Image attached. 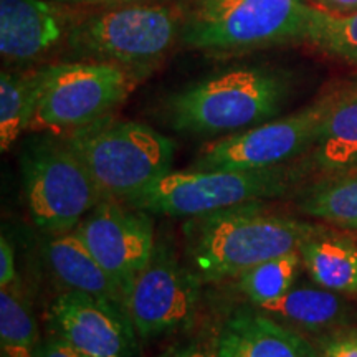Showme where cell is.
I'll return each instance as SVG.
<instances>
[{"instance_id":"27","label":"cell","mask_w":357,"mask_h":357,"mask_svg":"<svg viewBox=\"0 0 357 357\" xmlns=\"http://www.w3.org/2000/svg\"><path fill=\"white\" fill-rule=\"evenodd\" d=\"M35 357H79V356L71 349L65 341H61V339L56 337L55 334H50L47 339H42V342H40L37 349V356Z\"/></svg>"},{"instance_id":"23","label":"cell","mask_w":357,"mask_h":357,"mask_svg":"<svg viewBox=\"0 0 357 357\" xmlns=\"http://www.w3.org/2000/svg\"><path fill=\"white\" fill-rule=\"evenodd\" d=\"M310 42L334 56L357 63V10L331 13L318 8Z\"/></svg>"},{"instance_id":"6","label":"cell","mask_w":357,"mask_h":357,"mask_svg":"<svg viewBox=\"0 0 357 357\" xmlns=\"http://www.w3.org/2000/svg\"><path fill=\"white\" fill-rule=\"evenodd\" d=\"M20 172L30 217L48 235L75 230L105 200L79 155L55 134L25 142Z\"/></svg>"},{"instance_id":"18","label":"cell","mask_w":357,"mask_h":357,"mask_svg":"<svg viewBox=\"0 0 357 357\" xmlns=\"http://www.w3.org/2000/svg\"><path fill=\"white\" fill-rule=\"evenodd\" d=\"M42 68L0 73V151L7 153L30 131L37 111Z\"/></svg>"},{"instance_id":"26","label":"cell","mask_w":357,"mask_h":357,"mask_svg":"<svg viewBox=\"0 0 357 357\" xmlns=\"http://www.w3.org/2000/svg\"><path fill=\"white\" fill-rule=\"evenodd\" d=\"M321 357H357V331L342 333L329 339Z\"/></svg>"},{"instance_id":"8","label":"cell","mask_w":357,"mask_h":357,"mask_svg":"<svg viewBox=\"0 0 357 357\" xmlns=\"http://www.w3.org/2000/svg\"><path fill=\"white\" fill-rule=\"evenodd\" d=\"M141 77L106 61L77 60L42 68V84L30 131L66 134L111 114Z\"/></svg>"},{"instance_id":"21","label":"cell","mask_w":357,"mask_h":357,"mask_svg":"<svg viewBox=\"0 0 357 357\" xmlns=\"http://www.w3.org/2000/svg\"><path fill=\"white\" fill-rule=\"evenodd\" d=\"M300 250L271 258L238 276V287L253 306L278 300L293 288L301 265Z\"/></svg>"},{"instance_id":"28","label":"cell","mask_w":357,"mask_h":357,"mask_svg":"<svg viewBox=\"0 0 357 357\" xmlns=\"http://www.w3.org/2000/svg\"><path fill=\"white\" fill-rule=\"evenodd\" d=\"M314 7L331 13H351L357 10V0H316Z\"/></svg>"},{"instance_id":"9","label":"cell","mask_w":357,"mask_h":357,"mask_svg":"<svg viewBox=\"0 0 357 357\" xmlns=\"http://www.w3.org/2000/svg\"><path fill=\"white\" fill-rule=\"evenodd\" d=\"M333 93L296 113L229 134L195 159L194 169H273L314 146Z\"/></svg>"},{"instance_id":"17","label":"cell","mask_w":357,"mask_h":357,"mask_svg":"<svg viewBox=\"0 0 357 357\" xmlns=\"http://www.w3.org/2000/svg\"><path fill=\"white\" fill-rule=\"evenodd\" d=\"M301 261L316 284L334 293H357V243L318 231L300 248Z\"/></svg>"},{"instance_id":"10","label":"cell","mask_w":357,"mask_h":357,"mask_svg":"<svg viewBox=\"0 0 357 357\" xmlns=\"http://www.w3.org/2000/svg\"><path fill=\"white\" fill-rule=\"evenodd\" d=\"M200 280L181 265L160 240L128 293L126 311L141 339H153L187 326L197 311Z\"/></svg>"},{"instance_id":"24","label":"cell","mask_w":357,"mask_h":357,"mask_svg":"<svg viewBox=\"0 0 357 357\" xmlns=\"http://www.w3.org/2000/svg\"><path fill=\"white\" fill-rule=\"evenodd\" d=\"M217 339L218 333L213 336L208 333H202L177 346L172 351L171 357H218Z\"/></svg>"},{"instance_id":"19","label":"cell","mask_w":357,"mask_h":357,"mask_svg":"<svg viewBox=\"0 0 357 357\" xmlns=\"http://www.w3.org/2000/svg\"><path fill=\"white\" fill-rule=\"evenodd\" d=\"M255 307L281 323L310 331H318L336 324L346 311L344 301L337 296V293L321 287H293L278 300Z\"/></svg>"},{"instance_id":"22","label":"cell","mask_w":357,"mask_h":357,"mask_svg":"<svg viewBox=\"0 0 357 357\" xmlns=\"http://www.w3.org/2000/svg\"><path fill=\"white\" fill-rule=\"evenodd\" d=\"M303 212L333 225L357 229V172L312 190L303 200Z\"/></svg>"},{"instance_id":"11","label":"cell","mask_w":357,"mask_h":357,"mask_svg":"<svg viewBox=\"0 0 357 357\" xmlns=\"http://www.w3.org/2000/svg\"><path fill=\"white\" fill-rule=\"evenodd\" d=\"M82 242L126 294L153 255L155 240L149 213L102 200L75 229Z\"/></svg>"},{"instance_id":"3","label":"cell","mask_w":357,"mask_h":357,"mask_svg":"<svg viewBox=\"0 0 357 357\" xmlns=\"http://www.w3.org/2000/svg\"><path fill=\"white\" fill-rule=\"evenodd\" d=\"M61 137L83 160L105 200L128 204L172 171L174 141L142 123L108 114Z\"/></svg>"},{"instance_id":"7","label":"cell","mask_w":357,"mask_h":357,"mask_svg":"<svg viewBox=\"0 0 357 357\" xmlns=\"http://www.w3.org/2000/svg\"><path fill=\"white\" fill-rule=\"evenodd\" d=\"M287 172L273 169L171 171L128 205L149 215L195 218L276 197L287 190Z\"/></svg>"},{"instance_id":"20","label":"cell","mask_w":357,"mask_h":357,"mask_svg":"<svg viewBox=\"0 0 357 357\" xmlns=\"http://www.w3.org/2000/svg\"><path fill=\"white\" fill-rule=\"evenodd\" d=\"M40 342L37 319L20 287L0 288L2 357H35Z\"/></svg>"},{"instance_id":"25","label":"cell","mask_w":357,"mask_h":357,"mask_svg":"<svg viewBox=\"0 0 357 357\" xmlns=\"http://www.w3.org/2000/svg\"><path fill=\"white\" fill-rule=\"evenodd\" d=\"M20 287L15 265V248L6 234L0 236V288Z\"/></svg>"},{"instance_id":"13","label":"cell","mask_w":357,"mask_h":357,"mask_svg":"<svg viewBox=\"0 0 357 357\" xmlns=\"http://www.w3.org/2000/svg\"><path fill=\"white\" fill-rule=\"evenodd\" d=\"M73 19L55 0H0V53L12 63H26L66 40Z\"/></svg>"},{"instance_id":"2","label":"cell","mask_w":357,"mask_h":357,"mask_svg":"<svg viewBox=\"0 0 357 357\" xmlns=\"http://www.w3.org/2000/svg\"><path fill=\"white\" fill-rule=\"evenodd\" d=\"M318 231L312 223L268 213L253 202L190 218L185 253L200 281L238 278L260 263L298 252Z\"/></svg>"},{"instance_id":"29","label":"cell","mask_w":357,"mask_h":357,"mask_svg":"<svg viewBox=\"0 0 357 357\" xmlns=\"http://www.w3.org/2000/svg\"><path fill=\"white\" fill-rule=\"evenodd\" d=\"M55 2L65 3V6L119 7V6H131V3H141V2H144V0H55Z\"/></svg>"},{"instance_id":"1","label":"cell","mask_w":357,"mask_h":357,"mask_svg":"<svg viewBox=\"0 0 357 357\" xmlns=\"http://www.w3.org/2000/svg\"><path fill=\"white\" fill-rule=\"evenodd\" d=\"M287 71L243 65L217 71L177 89L164 101L167 126L187 136L234 134L280 114L291 95Z\"/></svg>"},{"instance_id":"5","label":"cell","mask_w":357,"mask_h":357,"mask_svg":"<svg viewBox=\"0 0 357 357\" xmlns=\"http://www.w3.org/2000/svg\"><path fill=\"white\" fill-rule=\"evenodd\" d=\"M181 33L182 19L174 8L131 3L73 22L66 47L77 60L114 63L142 78Z\"/></svg>"},{"instance_id":"16","label":"cell","mask_w":357,"mask_h":357,"mask_svg":"<svg viewBox=\"0 0 357 357\" xmlns=\"http://www.w3.org/2000/svg\"><path fill=\"white\" fill-rule=\"evenodd\" d=\"M312 147L323 171L351 172L357 167V86L333 93Z\"/></svg>"},{"instance_id":"4","label":"cell","mask_w":357,"mask_h":357,"mask_svg":"<svg viewBox=\"0 0 357 357\" xmlns=\"http://www.w3.org/2000/svg\"><path fill=\"white\" fill-rule=\"evenodd\" d=\"M318 7L305 0H190L181 40L204 52H242L310 40Z\"/></svg>"},{"instance_id":"14","label":"cell","mask_w":357,"mask_h":357,"mask_svg":"<svg viewBox=\"0 0 357 357\" xmlns=\"http://www.w3.org/2000/svg\"><path fill=\"white\" fill-rule=\"evenodd\" d=\"M217 349L218 357H318L305 337L258 307L236 311L222 324Z\"/></svg>"},{"instance_id":"15","label":"cell","mask_w":357,"mask_h":357,"mask_svg":"<svg viewBox=\"0 0 357 357\" xmlns=\"http://www.w3.org/2000/svg\"><path fill=\"white\" fill-rule=\"evenodd\" d=\"M43 257L52 275L66 291L89 294L126 310V294L75 230L50 235L43 245Z\"/></svg>"},{"instance_id":"12","label":"cell","mask_w":357,"mask_h":357,"mask_svg":"<svg viewBox=\"0 0 357 357\" xmlns=\"http://www.w3.org/2000/svg\"><path fill=\"white\" fill-rule=\"evenodd\" d=\"M48 326L79 357H132L136 351L137 334L126 310L89 294H58Z\"/></svg>"}]
</instances>
